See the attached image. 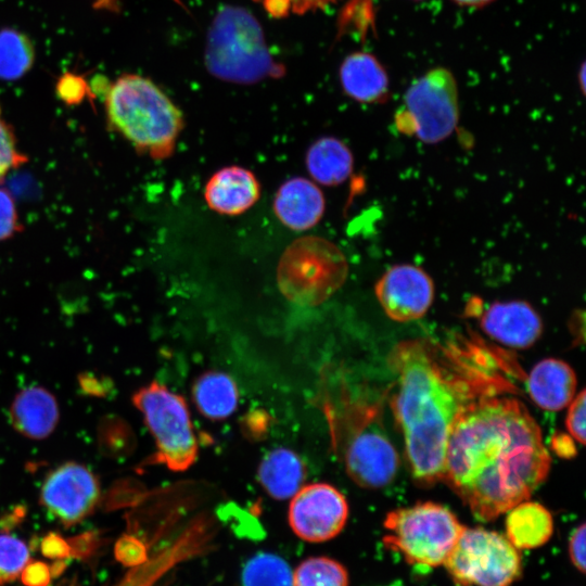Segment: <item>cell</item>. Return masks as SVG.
<instances>
[{"label":"cell","instance_id":"obj_39","mask_svg":"<svg viewBox=\"0 0 586 586\" xmlns=\"http://www.w3.org/2000/svg\"><path fill=\"white\" fill-rule=\"evenodd\" d=\"M65 568H66V563H65L64 559H56L52 563V565L49 566L51 577L60 576L65 571Z\"/></svg>","mask_w":586,"mask_h":586},{"label":"cell","instance_id":"obj_9","mask_svg":"<svg viewBox=\"0 0 586 586\" xmlns=\"http://www.w3.org/2000/svg\"><path fill=\"white\" fill-rule=\"evenodd\" d=\"M459 118L458 88L450 71L436 67L418 78L406 91L395 114L398 131L426 143L447 138Z\"/></svg>","mask_w":586,"mask_h":586},{"label":"cell","instance_id":"obj_30","mask_svg":"<svg viewBox=\"0 0 586 586\" xmlns=\"http://www.w3.org/2000/svg\"><path fill=\"white\" fill-rule=\"evenodd\" d=\"M585 390H582L574 396L569 404L568 415L565 419V425L570 435L579 444L585 443V410H586V397Z\"/></svg>","mask_w":586,"mask_h":586},{"label":"cell","instance_id":"obj_37","mask_svg":"<svg viewBox=\"0 0 586 586\" xmlns=\"http://www.w3.org/2000/svg\"><path fill=\"white\" fill-rule=\"evenodd\" d=\"M336 1L337 0H284L289 12L297 15L324 9Z\"/></svg>","mask_w":586,"mask_h":586},{"label":"cell","instance_id":"obj_33","mask_svg":"<svg viewBox=\"0 0 586 586\" xmlns=\"http://www.w3.org/2000/svg\"><path fill=\"white\" fill-rule=\"evenodd\" d=\"M71 557L85 560L91 557L100 547V536L97 532H85L67 539Z\"/></svg>","mask_w":586,"mask_h":586},{"label":"cell","instance_id":"obj_1","mask_svg":"<svg viewBox=\"0 0 586 586\" xmlns=\"http://www.w3.org/2000/svg\"><path fill=\"white\" fill-rule=\"evenodd\" d=\"M393 381L390 408L405 442L413 479L443 481L445 453L458 418L481 399L515 390L502 357L473 339L446 344L431 339L399 342L387 357Z\"/></svg>","mask_w":586,"mask_h":586},{"label":"cell","instance_id":"obj_19","mask_svg":"<svg viewBox=\"0 0 586 586\" xmlns=\"http://www.w3.org/2000/svg\"><path fill=\"white\" fill-rule=\"evenodd\" d=\"M344 92L361 103H378L388 95V76L371 53L357 51L347 55L339 71Z\"/></svg>","mask_w":586,"mask_h":586},{"label":"cell","instance_id":"obj_25","mask_svg":"<svg viewBox=\"0 0 586 586\" xmlns=\"http://www.w3.org/2000/svg\"><path fill=\"white\" fill-rule=\"evenodd\" d=\"M242 586H293V572L279 556L259 553L244 565Z\"/></svg>","mask_w":586,"mask_h":586},{"label":"cell","instance_id":"obj_18","mask_svg":"<svg viewBox=\"0 0 586 586\" xmlns=\"http://www.w3.org/2000/svg\"><path fill=\"white\" fill-rule=\"evenodd\" d=\"M273 209L283 225L293 230H306L315 226L324 212V198L310 180L295 177L278 190Z\"/></svg>","mask_w":586,"mask_h":586},{"label":"cell","instance_id":"obj_38","mask_svg":"<svg viewBox=\"0 0 586 586\" xmlns=\"http://www.w3.org/2000/svg\"><path fill=\"white\" fill-rule=\"evenodd\" d=\"M93 8L110 12H117L119 9V0H93Z\"/></svg>","mask_w":586,"mask_h":586},{"label":"cell","instance_id":"obj_2","mask_svg":"<svg viewBox=\"0 0 586 586\" xmlns=\"http://www.w3.org/2000/svg\"><path fill=\"white\" fill-rule=\"evenodd\" d=\"M550 462L540 428L524 404L496 395L473 404L454 424L443 481L475 518L492 521L527 500Z\"/></svg>","mask_w":586,"mask_h":586},{"label":"cell","instance_id":"obj_28","mask_svg":"<svg viewBox=\"0 0 586 586\" xmlns=\"http://www.w3.org/2000/svg\"><path fill=\"white\" fill-rule=\"evenodd\" d=\"M28 161L17 148L12 127L0 118V182L7 174Z\"/></svg>","mask_w":586,"mask_h":586},{"label":"cell","instance_id":"obj_8","mask_svg":"<svg viewBox=\"0 0 586 586\" xmlns=\"http://www.w3.org/2000/svg\"><path fill=\"white\" fill-rule=\"evenodd\" d=\"M131 400L154 437L152 462L175 472L188 470L198 458L199 445L184 398L153 381L137 390Z\"/></svg>","mask_w":586,"mask_h":586},{"label":"cell","instance_id":"obj_41","mask_svg":"<svg viewBox=\"0 0 586 586\" xmlns=\"http://www.w3.org/2000/svg\"><path fill=\"white\" fill-rule=\"evenodd\" d=\"M579 78H581V88L584 90L585 88V84H584V79H585V66L584 64L582 65V68H581V75H579Z\"/></svg>","mask_w":586,"mask_h":586},{"label":"cell","instance_id":"obj_34","mask_svg":"<svg viewBox=\"0 0 586 586\" xmlns=\"http://www.w3.org/2000/svg\"><path fill=\"white\" fill-rule=\"evenodd\" d=\"M20 575L25 586H48L51 581L49 565L42 561L27 562Z\"/></svg>","mask_w":586,"mask_h":586},{"label":"cell","instance_id":"obj_22","mask_svg":"<svg viewBox=\"0 0 586 586\" xmlns=\"http://www.w3.org/2000/svg\"><path fill=\"white\" fill-rule=\"evenodd\" d=\"M192 398L202 416L211 420H224L235 411L239 390L229 374L212 370L195 379Z\"/></svg>","mask_w":586,"mask_h":586},{"label":"cell","instance_id":"obj_15","mask_svg":"<svg viewBox=\"0 0 586 586\" xmlns=\"http://www.w3.org/2000/svg\"><path fill=\"white\" fill-rule=\"evenodd\" d=\"M9 417L13 429L24 437L41 441L58 426L60 407L55 396L46 387L31 385L13 398Z\"/></svg>","mask_w":586,"mask_h":586},{"label":"cell","instance_id":"obj_14","mask_svg":"<svg viewBox=\"0 0 586 586\" xmlns=\"http://www.w3.org/2000/svg\"><path fill=\"white\" fill-rule=\"evenodd\" d=\"M480 323L489 337L519 349L534 345L543 332L539 315L523 301L493 303L482 314Z\"/></svg>","mask_w":586,"mask_h":586},{"label":"cell","instance_id":"obj_40","mask_svg":"<svg viewBox=\"0 0 586 586\" xmlns=\"http://www.w3.org/2000/svg\"><path fill=\"white\" fill-rule=\"evenodd\" d=\"M455 3L462 5V7H474L480 8L484 7L486 4H489L494 0H453Z\"/></svg>","mask_w":586,"mask_h":586},{"label":"cell","instance_id":"obj_6","mask_svg":"<svg viewBox=\"0 0 586 586\" xmlns=\"http://www.w3.org/2000/svg\"><path fill=\"white\" fill-rule=\"evenodd\" d=\"M383 525L387 549L428 568L444 564L466 527L448 508L432 501L392 510Z\"/></svg>","mask_w":586,"mask_h":586},{"label":"cell","instance_id":"obj_35","mask_svg":"<svg viewBox=\"0 0 586 586\" xmlns=\"http://www.w3.org/2000/svg\"><path fill=\"white\" fill-rule=\"evenodd\" d=\"M41 553L49 559H66L71 557V549L63 536L51 532L47 534L40 544Z\"/></svg>","mask_w":586,"mask_h":586},{"label":"cell","instance_id":"obj_4","mask_svg":"<svg viewBox=\"0 0 586 586\" xmlns=\"http://www.w3.org/2000/svg\"><path fill=\"white\" fill-rule=\"evenodd\" d=\"M104 109L110 128L138 153L154 160L173 154L183 128L182 114L151 79L138 74L120 75L107 89Z\"/></svg>","mask_w":586,"mask_h":586},{"label":"cell","instance_id":"obj_11","mask_svg":"<svg viewBox=\"0 0 586 586\" xmlns=\"http://www.w3.org/2000/svg\"><path fill=\"white\" fill-rule=\"evenodd\" d=\"M100 482L85 464L64 462L44 477L39 501L64 526H72L89 517L99 505Z\"/></svg>","mask_w":586,"mask_h":586},{"label":"cell","instance_id":"obj_13","mask_svg":"<svg viewBox=\"0 0 586 586\" xmlns=\"http://www.w3.org/2000/svg\"><path fill=\"white\" fill-rule=\"evenodd\" d=\"M375 294L392 320L407 322L425 315L433 302L434 285L419 267L396 265L378 281Z\"/></svg>","mask_w":586,"mask_h":586},{"label":"cell","instance_id":"obj_21","mask_svg":"<svg viewBox=\"0 0 586 586\" xmlns=\"http://www.w3.org/2000/svg\"><path fill=\"white\" fill-rule=\"evenodd\" d=\"M506 513V537L519 550L542 547L552 536V515L538 502L527 499Z\"/></svg>","mask_w":586,"mask_h":586},{"label":"cell","instance_id":"obj_29","mask_svg":"<svg viewBox=\"0 0 586 586\" xmlns=\"http://www.w3.org/2000/svg\"><path fill=\"white\" fill-rule=\"evenodd\" d=\"M22 228L12 194L0 187V241L12 238Z\"/></svg>","mask_w":586,"mask_h":586},{"label":"cell","instance_id":"obj_17","mask_svg":"<svg viewBox=\"0 0 586 586\" xmlns=\"http://www.w3.org/2000/svg\"><path fill=\"white\" fill-rule=\"evenodd\" d=\"M576 375L563 360L546 358L537 362L526 379L527 392L542 409L558 411L576 395Z\"/></svg>","mask_w":586,"mask_h":586},{"label":"cell","instance_id":"obj_23","mask_svg":"<svg viewBox=\"0 0 586 586\" xmlns=\"http://www.w3.org/2000/svg\"><path fill=\"white\" fill-rule=\"evenodd\" d=\"M306 166L310 176L321 184L335 186L345 181L353 169V155L339 139L324 137L307 151Z\"/></svg>","mask_w":586,"mask_h":586},{"label":"cell","instance_id":"obj_5","mask_svg":"<svg viewBox=\"0 0 586 586\" xmlns=\"http://www.w3.org/2000/svg\"><path fill=\"white\" fill-rule=\"evenodd\" d=\"M204 60L214 77L235 84H255L284 72L271 55L258 21L237 5H225L214 16Z\"/></svg>","mask_w":586,"mask_h":586},{"label":"cell","instance_id":"obj_42","mask_svg":"<svg viewBox=\"0 0 586 586\" xmlns=\"http://www.w3.org/2000/svg\"><path fill=\"white\" fill-rule=\"evenodd\" d=\"M60 586H79V585H78V583L76 581L72 579V581H68V582L60 585Z\"/></svg>","mask_w":586,"mask_h":586},{"label":"cell","instance_id":"obj_32","mask_svg":"<svg viewBox=\"0 0 586 586\" xmlns=\"http://www.w3.org/2000/svg\"><path fill=\"white\" fill-rule=\"evenodd\" d=\"M56 93L68 105L79 104L88 93V85L82 77L67 73L59 79Z\"/></svg>","mask_w":586,"mask_h":586},{"label":"cell","instance_id":"obj_31","mask_svg":"<svg viewBox=\"0 0 586 586\" xmlns=\"http://www.w3.org/2000/svg\"><path fill=\"white\" fill-rule=\"evenodd\" d=\"M114 555L116 560L124 565H138L145 560V548L136 537L123 535L115 544Z\"/></svg>","mask_w":586,"mask_h":586},{"label":"cell","instance_id":"obj_3","mask_svg":"<svg viewBox=\"0 0 586 586\" xmlns=\"http://www.w3.org/2000/svg\"><path fill=\"white\" fill-rule=\"evenodd\" d=\"M328 413L335 450L351 480L366 488L388 485L399 457L384 428L380 403L342 390Z\"/></svg>","mask_w":586,"mask_h":586},{"label":"cell","instance_id":"obj_36","mask_svg":"<svg viewBox=\"0 0 586 586\" xmlns=\"http://www.w3.org/2000/svg\"><path fill=\"white\" fill-rule=\"evenodd\" d=\"M585 523L577 526L569 539V556L572 564L581 572H585Z\"/></svg>","mask_w":586,"mask_h":586},{"label":"cell","instance_id":"obj_12","mask_svg":"<svg viewBox=\"0 0 586 586\" xmlns=\"http://www.w3.org/2000/svg\"><path fill=\"white\" fill-rule=\"evenodd\" d=\"M348 518L345 496L329 483L303 485L292 496L288 520L300 538L321 543L341 533Z\"/></svg>","mask_w":586,"mask_h":586},{"label":"cell","instance_id":"obj_16","mask_svg":"<svg viewBox=\"0 0 586 586\" xmlns=\"http://www.w3.org/2000/svg\"><path fill=\"white\" fill-rule=\"evenodd\" d=\"M260 187L254 174L239 166L225 167L207 181L204 196L208 206L225 215H239L259 198Z\"/></svg>","mask_w":586,"mask_h":586},{"label":"cell","instance_id":"obj_7","mask_svg":"<svg viewBox=\"0 0 586 586\" xmlns=\"http://www.w3.org/2000/svg\"><path fill=\"white\" fill-rule=\"evenodd\" d=\"M348 272L346 258L332 242L320 237H303L282 254L277 282L292 303L316 306L333 295Z\"/></svg>","mask_w":586,"mask_h":586},{"label":"cell","instance_id":"obj_24","mask_svg":"<svg viewBox=\"0 0 586 586\" xmlns=\"http://www.w3.org/2000/svg\"><path fill=\"white\" fill-rule=\"evenodd\" d=\"M34 61V44L25 34L13 28L0 30V79L21 78L31 68Z\"/></svg>","mask_w":586,"mask_h":586},{"label":"cell","instance_id":"obj_27","mask_svg":"<svg viewBox=\"0 0 586 586\" xmlns=\"http://www.w3.org/2000/svg\"><path fill=\"white\" fill-rule=\"evenodd\" d=\"M28 560V547L23 540L9 534H0V586L14 581Z\"/></svg>","mask_w":586,"mask_h":586},{"label":"cell","instance_id":"obj_20","mask_svg":"<svg viewBox=\"0 0 586 586\" xmlns=\"http://www.w3.org/2000/svg\"><path fill=\"white\" fill-rule=\"evenodd\" d=\"M307 470L294 450L279 447L267 453L257 469V480L272 498H291L304 485Z\"/></svg>","mask_w":586,"mask_h":586},{"label":"cell","instance_id":"obj_10","mask_svg":"<svg viewBox=\"0 0 586 586\" xmlns=\"http://www.w3.org/2000/svg\"><path fill=\"white\" fill-rule=\"evenodd\" d=\"M443 565L459 586H511L522 573L519 549L482 527H464Z\"/></svg>","mask_w":586,"mask_h":586},{"label":"cell","instance_id":"obj_26","mask_svg":"<svg viewBox=\"0 0 586 586\" xmlns=\"http://www.w3.org/2000/svg\"><path fill=\"white\" fill-rule=\"evenodd\" d=\"M293 586H348V574L336 560L311 557L293 572Z\"/></svg>","mask_w":586,"mask_h":586}]
</instances>
